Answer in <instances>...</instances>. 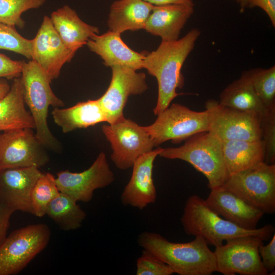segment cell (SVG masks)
I'll use <instances>...</instances> for the list:
<instances>
[{"instance_id":"obj_1","label":"cell","mask_w":275,"mask_h":275,"mask_svg":"<svg viewBox=\"0 0 275 275\" xmlns=\"http://www.w3.org/2000/svg\"><path fill=\"white\" fill-rule=\"evenodd\" d=\"M200 35V30L194 28L180 39L161 41L155 50L145 56L143 68L156 78L158 84L154 115H158L168 108L172 101L180 95L176 89L184 85L181 68Z\"/></svg>"},{"instance_id":"obj_2","label":"cell","mask_w":275,"mask_h":275,"mask_svg":"<svg viewBox=\"0 0 275 275\" xmlns=\"http://www.w3.org/2000/svg\"><path fill=\"white\" fill-rule=\"evenodd\" d=\"M138 243L167 264L180 275H210L216 272L215 256L204 238L195 236L185 243L172 242L161 235L145 231Z\"/></svg>"},{"instance_id":"obj_3","label":"cell","mask_w":275,"mask_h":275,"mask_svg":"<svg viewBox=\"0 0 275 275\" xmlns=\"http://www.w3.org/2000/svg\"><path fill=\"white\" fill-rule=\"evenodd\" d=\"M180 221L187 235L201 236L215 247L227 239L244 236H256L268 241L275 230L271 224L252 230L240 227L217 214L197 195L186 200Z\"/></svg>"},{"instance_id":"obj_4","label":"cell","mask_w":275,"mask_h":275,"mask_svg":"<svg viewBox=\"0 0 275 275\" xmlns=\"http://www.w3.org/2000/svg\"><path fill=\"white\" fill-rule=\"evenodd\" d=\"M20 77L24 103L34 120L36 137L47 149L60 152L61 145L50 131L47 117L49 106L63 107L64 102L54 94L50 87L51 81L34 60L23 61Z\"/></svg>"},{"instance_id":"obj_5","label":"cell","mask_w":275,"mask_h":275,"mask_svg":"<svg viewBox=\"0 0 275 275\" xmlns=\"http://www.w3.org/2000/svg\"><path fill=\"white\" fill-rule=\"evenodd\" d=\"M159 155L189 163L206 177L208 187L210 189L222 186L229 176L221 141L208 131L193 135L179 147L163 148Z\"/></svg>"},{"instance_id":"obj_6","label":"cell","mask_w":275,"mask_h":275,"mask_svg":"<svg viewBox=\"0 0 275 275\" xmlns=\"http://www.w3.org/2000/svg\"><path fill=\"white\" fill-rule=\"evenodd\" d=\"M222 186L264 213L275 212V164L262 162L229 175Z\"/></svg>"},{"instance_id":"obj_7","label":"cell","mask_w":275,"mask_h":275,"mask_svg":"<svg viewBox=\"0 0 275 275\" xmlns=\"http://www.w3.org/2000/svg\"><path fill=\"white\" fill-rule=\"evenodd\" d=\"M50 234L44 224L13 231L0 245V275L16 274L23 270L47 246Z\"/></svg>"},{"instance_id":"obj_8","label":"cell","mask_w":275,"mask_h":275,"mask_svg":"<svg viewBox=\"0 0 275 275\" xmlns=\"http://www.w3.org/2000/svg\"><path fill=\"white\" fill-rule=\"evenodd\" d=\"M157 116L153 124L144 126L154 147L168 141L178 144L208 130V114L206 109L197 112L180 104L173 103Z\"/></svg>"},{"instance_id":"obj_9","label":"cell","mask_w":275,"mask_h":275,"mask_svg":"<svg viewBox=\"0 0 275 275\" xmlns=\"http://www.w3.org/2000/svg\"><path fill=\"white\" fill-rule=\"evenodd\" d=\"M205 107L208 131L221 141L262 140L261 116L257 113L226 106L214 99L208 100Z\"/></svg>"},{"instance_id":"obj_10","label":"cell","mask_w":275,"mask_h":275,"mask_svg":"<svg viewBox=\"0 0 275 275\" xmlns=\"http://www.w3.org/2000/svg\"><path fill=\"white\" fill-rule=\"evenodd\" d=\"M102 130L111 145V159L120 170L132 168L138 157L152 151L154 147L144 126L125 117L103 125Z\"/></svg>"},{"instance_id":"obj_11","label":"cell","mask_w":275,"mask_h":275,"mask_svg":"<svg viewBox=\"0 0 275 275\" xmlns=\"http://www.w3.org/2000/svg\"><path fill=\"white\" fill-rule=\"evenodd\" d=\"M213 252L216 272L224 275H267L259 254V245L264 240L256 236L230 238Z\"/></svg>"},{"instance_id":"obj_12","label":"cell","mask_w":275,"mask_h":275,"mask_svg":"<svg viewBox=\"0 0 275 275\" xmlns=\"http://www.w3.org/2000/svg\"><path fill=\"white\" fill-rule=\"evenodd\" d=\"M46 148L30 128L3 131L0 133V169L36 167L49 161Z\"/></svg>"},{"instance_id":"obj_13","label":"cell","mask_w":275,"mask_h":275,"mask_svg":"<svg viewBox=\"0 0 275 275\" xmlns=\"http://www.w3.org/2000/svg\"><path fill=\"white\" fill-rule=\"evenodd\" d=\"M115 178L105 154L101 152L88 169L78 173L61 171L55 180L60 192L76 202L87 203L92 200L95 190L109 185Z\"/></svg>"},{"instance_id":"obj_14","label":"cell","mask_w":275,"mask_h":275,"mask_svg":"<svg viewBox=\"0 0 275 275\" xmlns=\"http://www.w3.org/2000/svg\"><path fill=\"white\" fill-rule=\"evenodd\" d=\"M110 84L105 93L98 99L108 124L124 118L123 109L128 98L143 93L148 88L146 75L123 66H114Z\"/></svg>"},{"instance_id":"obj_15","label":"cell","mask_w":275,"mask_h":275,"mask_svg":"<svg viewBox=\"0 0 275 275\" xmlns=\"http://www.w3.org/2000/svg\"><path fill=\"white\" fill-rule=\"evenodd\" d=\"M33 40L32 60L40 66L51 82L58 78L64 65L71 61L76 52L64 43L48 16L43 17Z\"/></svg>"},{"instance_id":"obj_16","label":"cell","mask_w":275,"mask_h":275,"mask_svg":"<svg viewBox=\"0 0 275 275\" xmlns=\"http://www.w3.org/2000/svg\"><path fill=\"white\" fill-rule=\"evenodd\" d=\"M162 149H153L136 159L132 167L131 178L121 195L123 205L143 210L155 202L157 195L152 177L154 161Z\"/></svg>"},{"instance_id":"obj_17","label":"cell","mask_w":275,"mask_h":275,"mask_svg":"<svg viewBox=\"0 0 275 275\" xmlns=\"http://www.w3.org/2000/svg\"><path fill=\"white\" fill-rule=\"evenodd\" d=\"M42 174L36 167L0 169V199L14 212L33 214L31 192Z\"/></svg>"},{"instance_id":"obj_18","label":"cell","mask_w":275,"mask_h":275,"mask_svg":"<svg viewBox=\"0 0 275 275\" xmlns=\"http://www.w3.org/2000/svg\"><path fill=\"white\" fill-rule=\"evenodd\" d=\"M206 205L224 219L244 229L252 230L264 213L222 186L210 189Z\"/></svg>"},{"instance_id":"obj_19","label":"cell","mask_w":275,"mask_h":275,"mask_svg":"<svg viewBox=\"0 0 275 275\" xmlns=\"http://www.w3.org/2000/svg\"><path fill=\"white\" fill-rule=\"evenodd\" d=\"M86 45L101 58L107 67L123 66L136 71L143 68L145 55L129 48L122 40L120 34L108 30L101 35L93 36Z\"/></svg>"},{"instance_id":"obj_20","label":"cell","mask_w":275,"mask_h":275,"mask_svg":"<svg viewBox=\"0 0 275 275\" xmlns=\"http://www.w3.org/2000/svg\"><path fill=\"white\" fill-rule=\"evenodd\" d=\"M194 13V7L180 4L154 6L144 29L163 41L176 40Z\"/></svg>"},{"instance_id":"obj_21","label":"cell","mask_w":275,"mask_h":275,"mask_svg":"<svg viewBox=\"0 0 275 275\" xmlns=\"http://www.w3.org/2000/svg\"><path fill=\"white\" fill-rule=\"evenodd\" d=\"M50 18L64 43L75 52L99 33L97 27L83 21L76 11L67 5L53 11Z\"/></svg>"},{"instance_id":"obj_22","label":"cell","mask_w":275,"mask_h":275,"mask_svg":"<svg viewBox=\"0 0 275 275\" xmlns=\"http://www.w3.org/2000/svg\"><path fill=\"white\" fill-rule=\"evenodd\" d=\"M154 5L143 0H117L111 5L107 25L109 30L121 34L144 29Z\"/></svg>"},{"instance_id":"obj_23","label":"cell","mask_w":275,"mask_h":275,"mask_svg":"<svg viewBox=\"0 0 275 275\" xmlns=\"http://www.w3.org/2000/svg\"><path fill=\"white\" fill-rule=\"evenodd\" d=\"M51 114L54 122L64 133L106 122L98 99L80 102L65 108L56 107Z\"/></svg>"},{"instance_id":"obj_24","label":"cell","mask_w":275,"mask_h":275,"mask_svg":"<svg viewBox=\"0 0 275 275\" xmlns=\"http://www.w3.org/2000/svg\"><path fill=\"white\" fill-rule=\"evenodd\" d=\"M13 80L9 92L0 100V131L35 129L33 117L25 106L21 78Z\"/></svg>"},{"instance_id":"obj_25","label":"cell","mask_w":275,"mask_h":275,"mask_svg":"<svg viewBox=\"0 0 275 275\" xmlns=\"http://www.w3.org/2000/svg\"><path fill=\"white\" fill-rule=\"evenodd\" d=\"M225 162L231 175L264 162L265 149L260 141H221Z\"/></svg>"},{"instance_id":"obj_26","label":"cell","mask_w":275,"mask_h":275,"mask_svg":"<svg viewBox=\"0 0 275 275\" xmlns=\"http://www.w3.org/2000/svg\"><path fill=\"white\" fill-rule=\"evenodd\" d=\"M218 102L239 110L255 112L261 118L268 109L255 92L247 71L222 91Z\"/></svg>"},{"instance_id":"obj_27","label":"cell","mask_w":275,"mask_h":275,"mask_svg":"<svg viewBox=\"0 0 275 275\" xmlns=\"http://www.w3.org/2000/svg\"><path fill=\"white\" fill-rule=\"evenodd\" d=\"M46 214L65 231L79 228L86 217L77 202L61 192L48 204Z\"/></svg>"},{"instance_id":"obj_28","label":"cell","mask_w":275,"mask_h":275,"mask_svg":"<svg viewBox=\"0 0 275 275\" xmlns=\"http://www.w3.org/2000/svg\"><path fill=\"white\" fill-rule=\"evenodd\" d=\"M60 193L53 175L49 173H42L31 192L33 214L38 217L44 216L47 205Z\"/></svg>"},{"instance_id":"obj_29","label":"cell","mask_w":275,"mask_h":275,"mask_svg":"<svg viewBox=\"0 0 275 275\" xmlns=\"http://www.w3.org/2000/svg\"><path fill=\"white\" fill-rule=\"evenodd\" d=\"M254 89L268 108H275V66L247 71Z\"/></svg>"},{"instance_id":"obj_30","label":"cell","mask_w":275,"mask_h":275,"mask_svg":"<svg viewBox=\"0 0 275 275\" xmlns=\"http://www.w3.org/2000/svg\"><path fill=\"white\" fill-rule=\"evenodd\" d=\"M46 0H0V22L21 29L24 21L22 13L41 7Z\"/></svg>"},{"instance_id":"obj_31","label":"cell","mask_w":275,"mask_h":275,"mask_svg":"<svg viewBox=\"0 0 275 275\" xmlns=\"http://www.w3.org/2000/svg\"><path fill=\"white\" fill-rule=\"evenodd\" d=\"M33 46V39L22 36L15 27L0 22V49L15 52L31 60Z\"/></svg>"},{"instance_id":"obj_32","label":"cell","mask_w":275,"mask_h":275,"mask_svg":"<svg viewBox=\"0 0 275 275\" xmlns=\"http://www.w3.org/2000/svg\"><path fill=\"white\" fill-rule=\"evenodd\" d=\"M262 141L265 149L264 162L275 164V108L268 109L261 118Z\"/></svg>"},{"instance_id":"obj_33","label":"cell","mask_w":275,"mask_h":275,"mask_svg":"<svg viewBox=\"0 0 275 275\" xmlns=\"http://www.w3.org/2000/svg\"><path fill=\"white\" fill-rule=\"evenodd\" d=\"M174 272L150 252L143 250L136 263V275H172Z\"/></svg>"},{"instance_id":"obj_34","label":"cell","mask_w":275,"mask_h":275,"mask_svg":"<svg viewBox=\"0 0 275 275\" xmlns=\"http://www.w3.org/2000/svg\"><path fill=\"white\" fill-rule=\"evenodd\" d=\"M23 61L13 60L0 53V79H14L20 77Z\"/></svg>"},{"instance_id":"obj_35","label":"cell","mask_w":275,"mask_h":275,"mask_svg":"<svg viewBox=\"0 0 275 275\" xmlns=\"http://www.w3.org/2000/svg\"><path fill=\"white\" fill-rule=\"evenodd\" d=\"M258 252L262 263L268 274L274 273L275 268V234L272 236L270 242L266 245L263 242L258 247Z\"/></svg>"},{"instance_id":"obj_36","label":"cell","mask_w":275,"mask_h":275,"mask_svg":"<svg viewBox=\"0 0 275 275\" xmlns=\"http://www.w3.org/2000/svg\"><path fill=\"white\" fill-rule=\"evenodd\" d=\"M14 211L0 199V245L7 237L10 220Z\"/></svg>"},{"instance_id":"obj_37","label":"cell","mask_w":275,"mask_h":275,"mask_svg":"<svg viewBox=\"0 0 275 275\" xmlns=\"http://www.w3.org/2000/svg\"><path fill=\"white\" fill-rule=\"evenodd\" d=\"M258 7L267 15L271 24L275 27V0H248V8Z\"/></svg>"},{"instance_id":"obj_38","label":"cell","mask_w":275,"mask_h":275,"mask_svg":"<svg viewBox=\"0 0 275 275\" xmlns=\"http://www.w3.org/2000/svg\"><path fill=\"white\" fill-rule=\"evenodd\" d=\"M154 6H160L170 4H180L194 7L192 0H143Z\"/></svg>"},{"instance_id":"obj_39","label":"cell","mask_w":275,"mask_h":275,"mask_svg":"<svg viewBox=\"0 0 275 275\" xmlns=\"http://www.w3.org/2000/svg\"><path fill=\"white\" fill-rule=\"evenodd\" d=\"M10 87L7 81L0 79V100L9 92Z\"/></svg>"},{"instance_id":"obj_40","label":"cell","mask_w":275,"mask_h":275,"mask_svg":"<svg viewBox=\"0 0 275 275\" xmlns=\"http://www.w3.org/2000/svg\"><path fill=\"white\" fill-rule=\"evenodd\" d=\"M235 2L239 6L240 11H244L245 9L248 8V0H232Z\"/></svg>"}]
</instances>
